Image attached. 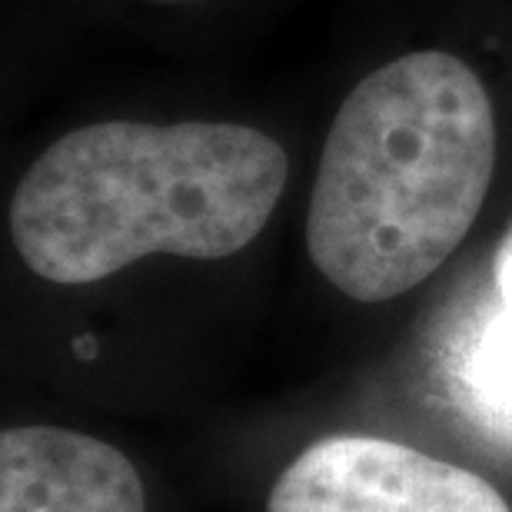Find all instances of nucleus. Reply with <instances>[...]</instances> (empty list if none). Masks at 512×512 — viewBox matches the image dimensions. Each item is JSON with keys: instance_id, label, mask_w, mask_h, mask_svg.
I'll return each mask as SVG.
<instances>
[{"instance_id": "nucleus-1", "label": "nucleus", "mask_w": 512, "mask_h": 512, "mask_svg": "<svg viewBox=\"0 0 512 512\" xmlns=\"http://www.w3.org/2000/svg\"><path fill=\"white\" fill-rule=\"evenodd\" d=\"M493 173L496 114L476 70L446 50L389 60L326 133L306 210L310 260L350 300H396L466 240Z\"/></svg>"}, {"instance_id": "nucleus-2", "label": "nucleus", "mask_w": 512, "mask_h": 512, "mask_svg": "<svg viewBox=\"0 0 512 512\" xmlns=\"http://www.w3.org/2000/svg\"><path fill=\"white\" fill-rule=\"evenodd\" d=\"M290 160L243 124L107 120L54 140L10 197V237L40 280L87 286L143 256L227 260L283 197Z\"/></svg>"}, {"instance_id": "nucleus-3", "label": "nucleus", "mask_w": 512, "mask_h": 512, "mask_svg": "<svg viewBox=\"0 0 512 512\" xmlns=\"http://www.w3.org/2000/svg\"><path fill=\"white\" fill-rule=\"evenodd\" d=\"M266 512H512L473 469L383 436H323L270 489Z\"/></svg>"}, {"instance_id": "nucleus-4", "label": "nucleus", "mask_w": 512, "mask_h": 512, "mask_svg": "<svg viewBox=\"0 0 512 512\" xmlns=\"http://www.w3.org/2000/svg\"><path fill=\"white\" fill-rule=\"evenodd\" d=\"M0 512H147L137 466L117 446L64 426L0 433Z\"/></svg>"}, {"instance_id": "nucleus-5", "label": "nucleus", "mask_w": 512, "mask_h": 512, "mask_svg": "<svg viewBox=\"0 0 512 512\" xmlns=\"http://www.w3.org/2000/svg\"><path fill=\"white\" fill-rule=\"evenodd\" d=\"M479 389L512 413V310L493 316L476 350Z\"/></svg>"}, {"instance_id": "nucleus-6", "label": "nucleus", "mask_w": 512, "mask_h": 512, "mask_svg": "<svg viewBox=\"0 0 512 512\" xmlns=\"http://www.w3.org/2000/svg\"><path fill=\"white\" fill-rule=\"evenodd\" d=\"M493 280H496L499 300H503V310H512V223H509L506 237H503V243H499V250H496Z\"/></svg>"}]
</instances>
